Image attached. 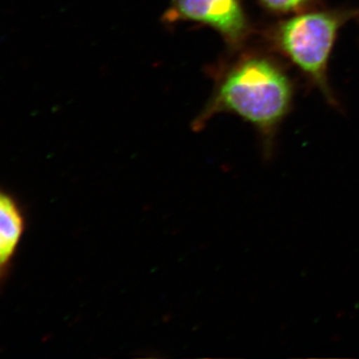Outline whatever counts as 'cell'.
I'll list each match as a JSON object with an SVG mask.
<instances>
[{
  "instance_id": "obj_2",
  "label": "cell",
  "mask_w": 359,
  "mask_h": 359,
  "mask_svg": "<svg viewBox=\"0 0 359 359\" xmlns=\"http://www.w3.org/2000/svg\"><path fill=\"white\" fill-rule=\"evenodd\" d=\"M344 16L330 13L302 14L280 25L278 41L304 72L328 94L327 67Z\"/></svg>"
},
{
  "instance_id": "obj_3",
  "label": "cell",
  "mask_w": 359,
  "mask_h": 359,
  "mask_svg": "<svg viewBox=\"0 0 359 359\" xmlns=\"http://www.w3.org/2000/svg\"><path fill=\"white\" fill-rule=\"evenodd\" d=\"M165 18L170 23L192 21L209 26L233 46L249 32L240 0H172Z\"/></svg>"
},
{
  "instance_id": "obj_5",
  "label": "cell",
  "mask_w": 359,
  "mask_h": 359,
  "mask_svg": "<svg viewBox=\"0 0 359 359\" xmlns=\"http://www.w3.org/2000/svg\"><path fill=\"white\" fill-rule=\"evenodd\" d=\"M261 1L269 9L287 13L304 6L309 0H261Z\"/></svg>"
},
{
  "instance_id": "obj_1",
  "label": "cell",
  "mask_w": 359,
  "mask_h": 359,
  "mask_svg": "<svg viewBox=\"0 0 359 359\" xmlns=\"http://www.w3.org/2000/svg\"><path fill=\"white\" fill-rule=\"evenodd\" d=\"M292 100L289 79L268 59L248 57L231 66L219 80L193 128L200 130L216 114L230 112L269 134Z\"/></svg>"
},
{
  "instance_id": "obj_4",
  "label": "cell",
  "mask_w": 359,
  "mask_h": 359,
  "mask_svg": "<svg viewBox=\"0 0 359 359\" xmlns=\"http://www.w3.org/2000/svg\"><path fill=\"white\" fill-rule=\"evenodd\" d=\"M22 219L13 201L0 193V268L13 254L22 233Z\"/></svg>"
}]
</instances>
